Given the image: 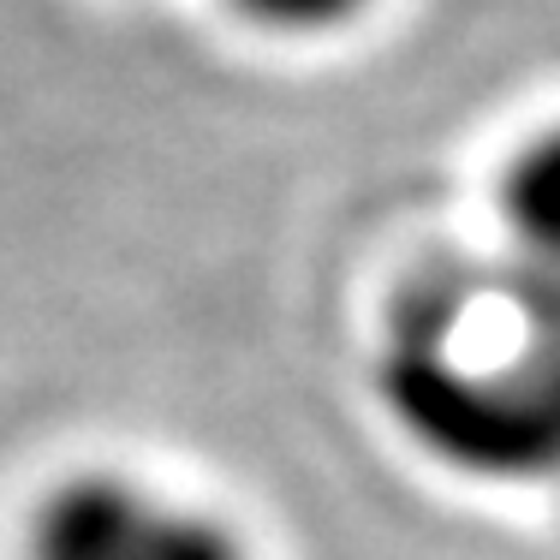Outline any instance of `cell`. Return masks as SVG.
<instances>
[{"label":"cell","instance_id":"2","mask_svg":"<svg viewBox=\"0 0 560 560\" xmlns=\"http://www.w3.org/2000/svg\"><path fill=\"white\" fill-rule=\"evenodd\" d=\"M501 215L525 269L560 280V126L518 150L501 179Z\"/></svg>","mask_w":560,"mask_h":560},{"label":"cell","instance_id":"3","mask_svg":"<svg viewBox=\"0 0 560 560\" xmlns=\"http://www.w3.org/2000/svg\"><path fill=\"white\" fill-rule=\"evenodd\" d=\"M238 7L257 24H275V31H335L364 0H238Z\"/></svg>","mask_w":560,"mask_h":560},{"label":"cell","instance_id":"1","mask_svg":"<svg viewBox=\"0 0 560 560\" xmlns=\"http://www.w3.org/2000/svg\"><path fill=\"white\" fill-rule=\"evenodd\" d=\"M31 560H250L221 518L126 483V477H72L36 506Z\"/></svg>","mask_w":560,"mask_h":560}]
</instances>
